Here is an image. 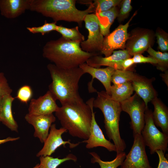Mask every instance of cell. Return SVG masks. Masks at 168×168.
Instances as JSON below:
<instances>
[{"instance_id":"cell-1","label":"cell","mask_w":168,"mask_h":168,"mask_svg":"<svg viewBox=\"0 0 168 168\" xmlns=\"http://www.w3.org/2000/svg\"><path fill=\"white\" fill-rule=\"evenodd\" d=\"M79 41H73L62 36L48 41L42 50L43 57L63 68L78 67L91 57L98 54L83 51Z\"/></svg>"},{"instance_id":"cell-2","label":"cell","mask_w":168,"mask_h":168,"mask_svg":"<svg viewBox=\"0 0 168 168\" xmlns=\"http://www.w3.org/2000/svg\"><path fill=\"white\" fill-rule=\"evenodd\" d=\"M61 105L55 114L62 127L73 137L87 139L92 119V111L89 106L82 98Z\"/></svg>"},{"instance_id":"cell-3","label":"cell","mask_w":168,"mask_h":168,"mask_svg":"<svg viewBox=\"0 0 168 168\" xmlns=\"http://www.w3.org/2000/svg\"><path fill=\"white\" fill-rule=\"evenodd\" d=\"M52 80L49 91L61 104L82 99L78 92V83L85 74L79 67L70 68H59L54 64L47 66Z\"/></svg>"},{"instance_id":"cell-4","label":"cell","mask_w":168,"mask_h":168,"mask_svg":"<svg viewBox=\"0 0 168 168\" xmlns=\"http://www.w3.org/2000/svg\"><path fill=\"white\" fill-rule=\"evenodd\" d=\"M75 0H31L30 10L52 18L54 22L60 21L77 23L81 27L85 16L95 12L92 2L84 10L76 8Z\"/></svg>"},{"instance_id":"cell-5","label":"cell","mask_w":168,"mask_h":168,"mask_svg":"<svg viewBox=\"0 0 168 168\" xmlns=\"http://www.w3.org/2000/svg\"><path fill=\"white\" fill-rule=\"evenodd\" d=\"M97 92V96L93 102V107L99 108L102 112L106 133L109 139L113 141L117 154L124 152L126 145L121 137L119 129L122 111L120 103L113 100L105 91Z\"/></svg>"},{"instance_id":"cell-6","label":"cell","mask_w":168,"mask_h":168,"mask_svg":"<svg viewBox=\"0 0 168 168\" xmlns=\"http://www.w3.org/2000/svg\"><path fill=\"white\" fill-rule=\"evenodd\" d=\"M152 112L147 107L145 112V124L141 135L145 146L149 147L151 154L158 150L165 153L168 149V134L161 132L155 124Z\"/></svg>"},{"instance_id":"cell-7","label":"cell","mask_w":168,"mask_h":168,"mask_svg":"<svg viewBox=\"0 0 168 168\" xmlns=\"http://www.w3.org/2000/svg\"><path fill=\"white\" fill-rule=\"evenodd\" d=\"M120 103L122 111L128 113L130 117L133 134H141L145 124V112L147 107L136 93Z\"/></svg>"},{"instance_id":"cell-8","label":"cell","mask_w":168,"mask_h":168,"mask_svg":"<svg viewBox=\"0 0 168 168\" xmlns=\"http://www.w3.org/2000/svg\"><path fill=\"white\" fill-rule=\"evenodd\" d=\"M88 31V38L80 43L82 49L89 53L100 54L104 37L101 34L97 17L95 13L86 15L84 19Z\"/></svg>"},{"instance_id":"cell-9","label":"cell","mask_w":168,"mask_h":168,"mask_svg":"<svg viewBox=\"0 0 168 168\" xmlns=\"http://www.w3.org/2000/svg\"><path fill=\"white\" fill-rule=\"evenodd\" d=\"M155 34L150 30L137 28L128 34L125 44V49L131 56L142 54L154 44Z\"/></svg>"},{"instance_id":"cell-10","label":"cell","mask_w":168,"mask_h":168,"mask_svg":"<svg viewBox=\"0 0 168 168\" xmlns=\"http://www.w3.org/2000/svg\"><path fill=\"white\" fill-rule=\"evenodd\" d=\"M133 145L126 155L121 168H152L150 165L141 134H133Z\"/></svg>"},{"instance_id":"cell-11","label":"cell","mask_w":168,"mask_h":168,"mask_svg":"<svg viewBox=\"0 0 168 168\" xmlns=\"http://www.w3.org/2000/svg\"><path fill=\"white\" fill-rule=\"evenodd\" d=\"M136 14V12L125 24L119 25L113 32L105 36L100 54L107 57L110 55L115 49H125L128 37V28L130 21Z\"/></svg>"},{"instance_id":"cell-12","label":"cell","mask_w":168,"mask_h":168,"mask_svg":"<svg viewBox=\"0 0 168 168\" xmlns=\"http://www.w3.org/2000/svg\"><path fill=\"white\" fill-rule=\"evenodd\" d=\"M94 99L93 97L91 98L86 102L91 109L92 119L89 137L87 139L83 141L82 142L86 143V147L87 149L101 147L105 148L109 152H116L115 145L105 138L96 120L95 112L93 111V105Z\"/></svg>"},{"instance_id":"cell-13","label":"cell","mask_w":168,"mask_h":168,"mask_svg":"<svg viewBox=\"0 0 168 168\" xmlns=\"http://www.w3.org/2000/svg\"><path fill=\"white\" fill-rule=\"evenodd\" d=\"M67 131L62 127L57 129L55 124H53L50 127V130L49 135L44 142V145L42 149L37 153L36 156H50L54 152L58 147L61 146L65 147V145L68 144L70 148H74L82 142L74 143L70 142V140L64 141L62 135Z\"/></svg>"},{"instance_id":"cell-14","label":"cell","mask_w":168,"mask_h":168,"mask_svg":"<svg viewBox=\"0 0 168 168\" xmlns=\"http://www.w3.org/2000/svg\"><path fill=\"white\" fill-rule=\"evenodd\" d=\"M79 67L83 70L85 73H88L92 76L91 81L88 85L90 92H97L92 85L94 79L96 78L102 83L105 89V91L110 95L112 86L111 78L115 70V69L109 67L104 68H96L88 65L86 63L80 65Z\"/></svg>"},{"instance_id":"cell-15","label":"cell","mask_w":168,"mask_h":168,"mask_svg":"<svg viewBox=\"0 0 168 168\" xmlns=\"http://www.w3.org/2000/svg\"><path fill=\"white\" fill-rule=\"evenodd\" d=\"M25 118L28 123L34 127V137L38 138L41 143H44L49 135L52 124L56 120V118L53 114L34 115L27 114Z\"/></svg>"},{"instance_id":"cell-16","label":"cell","mask_w":168,"mask_h":168,"mask_svg":"<svg viewBox=\"0 0 168 168\" xmlns=\"http://www.w3.org/2000/svg\"><path fill=\"white\" fill-rule=\"evenodd\" d=\"M131 58V56L125 49L114 51L112 54L107 57L99 55L89 58L86 63L89 66L96 68H100L104 66L112 68L115 70H121V64L124 60Z\"/></svg>"},{"instance_id":"cell-17","label":"cell","mask_w":168,"mask_h":168,"mask_svg":"<svg viewBox=\"0 0 168 168\" xmlns=\"http://www.w3.org/2000/svg\"><path fill=\"white\" fill-rule=\"evenodd\" d=\"M56 100L48 91L43 96L35 99H32L28 108V113L34 115H46L55 112L59 107Z\"/></svg>"},{"instance_id":"cell-18","label":"cell","mask_w":168,"mask_h":168,"mask_svg":"<svg viewBox=\"0 0 168 168\" xmlns=\"http://www.w3.org/2000/svg\"><path fill=\"white\" fill-rule=\"evenodd\" d=\"M31 0H0L1 14L9 19L15 18L30 10Z\"/></svg>"},{"instance_id":"cell-19","label":"cell","mask_w":168,"mask_h":168,"mask_svg":"<svg viewBox=\"0 0 168 168\" xmlns=\"http://www.w3.org/2000/svg\"><path fill=\"white\" fill-rule=\"evenodd\" d=\"M152 79H148L141 76L131 82L136 94L148 107V102L157 97V93L152 85Z\"/></svg>"},{"instance_id":"cell-20","label":"cell","mask_w":168,"mask_h":168,"mask_svg":"<svg viewBox=\"0 0 168 168\" xmlns=\"http://www.w3.org/2000/svg\"><path fill=\"white\" fill-rule=\"evenodd\" d=\"M15 98L11 95L3 96L0 113V122L12 131L18 132V125L13 117L12 105Z\"/></svg>"},{"instance_id":"cell-21","label":"cell","mask_w":168,"mask_h":168,"mask_svg":"<svg viewBox=\"0 0 168 168\" xmlns=\"http://www.w3.org/2000/svg\"><path fill=\"white\" fill-rule=\"evenodd\" d=\"M151 101L154 107L152 114L155 124L160 127L163 132L168 134V109L167 107L157 97Z\"/></svg>"},{"instance_id":"cell-22","label":"cell","mask_w":168,"mask_h":168,"mask_svg":"<svg viewBox=\"0 0 168 168\" xmlns=\"http://www.w3.org/2000/svg\"><path fill=\"white\" fill-rule=\"evenodd\" d=\"M119 10L117 6L105 12L95 13L96 16L100 32L103 36H106L110 33V27L117 17Z\"/></svg>"},{"instance_id":"cell-23","label":"cell","mask_w":168,"mask_h":168,"mask_svg":"<svg viewBox=\"0 0 168 168\" xmlns=\"http://www.w3.org/2000/svg\"><path fill=\"white\" fill-rule=\"evenodd\" d=\"M133 91L131 82L113 85L110 88V96L113 100L120 103L129 98Z\"/></svg>"},{"instance_id":"cell-24","label":"cell","mask_w":168,"mask_h":168,"mask_svg":"<svg viewBox=\"0 0 168 168\" xmlns=\"http://www.w3.org/2000/svg\"><path fill=\"white\" fill-rule=\"evenodd\" d=\"M92 156L91 159L92 163H98L100 168H117L120 166L125 158L126 154L124 152L117 154L115 158L110 161H104L95 152L89 153Z\"/></svg>"},{"instance_id":"cell-25","label":"cell","mask_w":168,"mask_h":168,"mask_svg":"<svg viewBox=\"0 0 168 168\" xmlns=\"http://www.w3.org/2000/svg\"><path fill=\"white\" fill-rule=\"evenodd\" d=\"M40 163L39 168H57L61 163L66 161L72 160L76 162L77 158L74 155L69 154L62 159L46 156H40Z\"/></svg>"},{"instance_id":"cell-26","label":"cell","mask_w":168,"mask_h":168,"mask_svg":"<svg viewBox=\"0 0 168 168\" xmlns=\"http://www.w3.org/2000/svg\"><path fill=\"white\" fill-rule=\"evenodd\" d=\"M140 75L130 70H115L111 78L113 85H119L131 82L138 78Z\"/></svg>"},{"instance_id":"cell-27","label":"cell","mask_w":168,"mask_h":168,"mask_svg":"<svg viewBox=\"0 0 168 168\" xmlns=\"http://www.w3.org/2000/svg\"><path fill=\"white\" fill-rule=\"evenodd\" d=\"M55 31L60 33L62 37L68 40L81 42L85 40L84 36L79 31L78 26L70 28L57 25Z\"/></svg>"},{"instance_id":"cell-28","label":"cell","mask_w":168,"mask_h":168,"mask_svg":"<svg viewBox=\"0 0 168 168\" xmlns=\"http://www.w3.org/2000/svg\"><path fill=\"white\" fill-rule=\"evenodd\" d=\"M150 56L157 61L156 65L157 68L162 71H165L168 68V53L156 51L151 46L147 50Z\"/></svg>"},{"instance_id":"cell-29","label":"cell","mask_w":168,"mask_h":168,"mask_svg":"<svg viewBox=\"0 0 168 168\" xmlns=\"http://www.w3.org/2000/svg\"><path fill=\"white\" fill-rule=\"evenodd\" d=\"M121 0H96L93 3L95 13L109 10L120 4Z\"/></svg>"},{"instance_id":"cell-30","label":"cell","mask_w":168,"mask_h":168,"mask_svg":"<svg viewBox=\"0 0 168 168\" xmlns=\"http://www.w3.org/2000/svg\"><path fill=\"white\" fill-rule=\"evenodd\" d=\"M56 22L48 23L46 21L44 24L39 26L27 27V29L30 33L33 34L40 33L42 35L48 33L52 31L55 30L57 25Z\"/></svg>"},{"instance_id":"cell-31","label":"cell","mask_w":168,"mask_h":168,"mask_svg":"<svg viewBox=\"0 0 168 168\" xmlns=\"http://www.w3.org/2000/svg\"><path fill=\"white\" fill-rule=\"evenodd\" d=\"M159 49L162 52L168 50V34L161 28H157L155 33Z\"/></svg>"},{"instance_id":"cell-32","label":"cell","mask_w":168,"mask_h":168,"mask_svg":"<svg viewBox=\"0 0 168 168\" xmlns=\"http://www.w3.org/2000/svg\"><path fill=\"white\" fill-rule=\"evenodd\" d=\"M33 92L31 87L28 85H24L18 90L16 98L21 102L26 104L30 100L32 97Z\"/></svg>"},{"instance_id":"cell-33","label":"cell","mask_w":168,"mask_h":168,"mask_svg":"<svg viewBox=\"0 0 168 168\" xmlns=\"http://www.w3.org/2000/svg\"><path fill=\"white\" fill-rule=\"evenodd\" d=\"M131 0H124L120 2V8L118 14L117 18L119 22L123 21L128 16L132 9L131 5Z\"/></svg>"},{"instance_id":"cell-34","label":"cell","mask_w":168,"mask_h":168,"mask_svg":"<svg viewBox=\"0 0 168 168\" xmlns=\"http://www.w3.org/2000/svg\"><path fill=\"white\" fill-rule=\"evenodd\" d=\"M12 90L10 87L4 74L0 72V95H11Z\"/></svg>"},{"instance_id":"cell-35","label":"cell","mask_w":168,"mask_h":168,"mask_svg":"<svg viewBox=\"0 0 168 168\" xmlns=\"http://www.w3.org/2000/svg\"><path fill=\"white\" fill-rule=\"evenodd\" d=\"M134 63H149L152 64L156 65V61L152 57H146L142 54H136L133 56L132 58Z\"/></svg>"},{"instance_id":"cell-36","label":"cell","mask_w":168,"mask_h":168,"mask_svg":"<svg viewBox=\"0 0 168 168\" xmlns=\"http://www.w3.org/2000/svg\"><path fill=\"white\" fill-rule=\"evenodd\" d=\"M156 153L159 157V163L157 168H168V161L165 156L164 153L161 150H157Z\"/></svg>"},{"instance_id":"cell-37","label":"cell","mask_w":168,"mask_h":168,"mask_svg":"<svg viewBox=\"0 0 168 168\" xmlns=\"http://www.w3.org/2000/svg\"><path fill=\"white\" fill-rule=\"evenodd\" d=\"M134 63L133 59L132 58H129L124 60L121 64V70H128Z\"/></svg>"},{"instance_id":"cell-38","label":"cell","mask_w":168,"mask_h":168,"mask_svg":"<svg viewBox=\"0 0 168 168\" xmlns=\"http://www.w3.org/2000/svg\"><path fill=\"white\" fill-rule=\"evenodd\" d=\"M19 137L12 138L9 137L4 139H0V145L8 142L16 141L19 139Z\"/></svg>"},{"instance_id":"cell-39","label":"cell","mask_w":168,"mask_h":168,"mask_svg":"<svg viewBox=\"0 0 168 168\" xmlns=\"http://www.w3.org/2000/svg\"><path fill=\"white\" fill-rule=\"evenodd\" d=\"M161 77H162L164 81L168 86V70L165 71V73L161 74Z\"/></svg>"},{"instance_id":"cell-40","label":"cell","mask_w":168,"mask_h":168,"mask_svg":"<svg viewBox=\"0 0 168 168\" xmlns=\"http://www.w3.org/2000/svg\"><path fill=\"white\" fill-rule=\"evenodd\" d=\"M3 96L0 95V113L1 109V104Z\"/></svg>"},{"instance_id":"cell-41","label":"cell","mask_w":168,"mask_h":168,"mask_svg":"<svg viewBox=\"0 0 168 168\" xmlns=\"http://www.w3.org/2000/svg\"><path fill=\"white\" fill-rule=\"evenodd\" d=\"M39 164H37L35 166H34L33 168H39Z\"/></svg>"}]
</instances>
